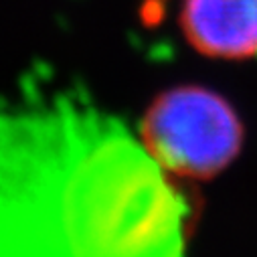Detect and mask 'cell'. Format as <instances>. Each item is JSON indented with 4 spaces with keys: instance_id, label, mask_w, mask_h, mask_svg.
<instances>
[{
    "instance_id": "6da1fadb",
    "label": "cell",
    "mask_w": 257,
    "mask_h": 257,
    "mask_svg": "<svg viewBox=\"0 0 257 257\" xmlns=\"http://www.w3.org/2000/svg\"><path fill=\"white\" fill-rule=\"evenodd\" d=\"M192 207L113 115L0 109V257H184Z\"/></svg>"
},
{
    "instance_id": "7a4b0ae2",
    "label": "cell",
    "mask_w": 257,
    "mask_h": 257,
    "mask_svg": "<svg viewBox=\"0 0 257 257\" xmlns=\"http://www.w3.org/2000/svg\"><path fill=\"white\" fill-rule=\"evenodd\" d=\"M243 140V121L235 107L201 85L162 91L140 123L144 150L176 180L215 178L235 162Z\"/></svg>"
},
{
    "instance_id": "3957f363",
    "label": "cell",
    "mask_w": 257,
    "mask_h": 257,
    "mask_svg": "<svg viewBox=\"0 0 257 257\" xmlns=\"http://www.w3.org/2000/svg\"><path fill=\"white\" fill-rule=\"evenodd\" d=\"M180 29L188 45L211 59L257 57V0H184Z\"/></svg>"
}]
</instances>
